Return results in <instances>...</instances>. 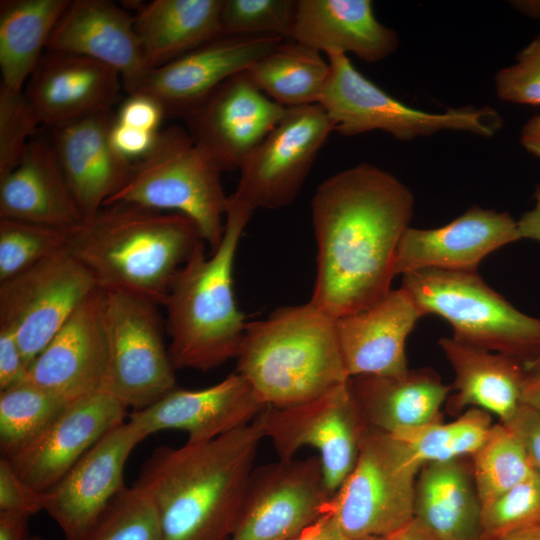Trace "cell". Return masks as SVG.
I'll return each instance as SVG.
<instances>
[{
    "label": "cell",
    "mask_w": 540,
    "mask_h": 540,
    "mask_svg": "<svg viewBox=\"0 0 540 540\" xmlns=\"http://www.w3.org/2000/svg\"><path fill=\"white\" fill-rule=\"evenodd\" d=\"M413 207L405 184L368 163L324 180L312 199L317 268L309 302L338 319L387 295Z\"/></svg>",
    "instance_id": "1"
},
{
    "label": "cell",
    "mask_w": 540,
    "mask_h": 540,
    "mask_svg": "<svg viewBox=\"0 0 540 540\" xmlns=\"http://www.w3.org/2000/svg\"><path fill=\"white\" fill-rule=\"evenodd\" d=\"M262 439L256 418L205 443L152 452L134 484L151 500L163 540H229Z\"/></svg>",
    "instance_id": "2"
},
{
    "label": "cell",
    "mask_w": 540,
    "mask_h": 540,
    "mask_svg": "<svg viewBox=\"0 0 540 540\" xmlns=\"http://www.w3.org/2000/svg\"><path fill=\"white\" fill-rule=\"evenodd\" d=\"M203 241L187 216L117 203L67 230L65 248L98 288L164 306L171 283Z\"/></svg>",
    "instance_id": "3"
},
{
    "label": "cell",
    "mask_w": 540,
    "mask_h": 540,
    "mask_svg": "<svg viewBox=\"0 0 540 540\" xmlns=\"http://www.w3.org/2000/svg\"><path fill=\"white\" fill-rule=\"evenodd\" d=\"M254 211L228 196L225 231L208 257L201 241L175 275L164 306L175 369L208 371L236 358L247 322L233 291V266Z\"/></svg>",
    "instance_id": "4"
},
{
    "label": "cell",
    "mask_w": 540,
    "mask_h": 540,
    "mask_svg": "<svg viewBox=\"0 0 540 540\" xmlns=\"http://www.w3.org/2000/svg\"><path fill=\"white\" fill-rule=\"evenodd\" d=\"M236 359V372L268 407L310 401L350 379L336 319L310 302L247 323Z\"/></svg>",
    "instance_id": "5"
},
{
    "label": "cell",
    "mask_w": 540,
    "mask_h": 540,
    "mask_svg": "<svg viewBox=\"0 0 540 540\" xmlns=\"http://www.w3.org/2000/svg\"><path fill=\"white\" fill-rule=\"evenodd\" d=\"M220 175L186 128L170 126L132 163L127 181L104 206L128 203L181 213L196 224L212 253L223 238L228 202Z\"/></svg>",
    "instance_id": "6"
},
{
    "label": "cell",
    "mask_w": 540,
    "mask_h": 540,
    "mask_svg": "<svg viewBox=\"0 0 540 540\" xmlns=\"http://www.w3.org/2000/svg\"><path fill=\"white\" fill-rule=\"evenodd\" d=\"M402 287L425 316L446 320L454 339L524 365L540 360V319L518 310L477 272L417 270L402 275Z\"/></svg>",
    "instance_id": "7"
},
{
    "label": "cell",
    "mask_w": 540,
    "mask_h": 540,
    "mask_svg": "<svg viewBox=\"0 0 540 540\" xmlns=\"http://www.w3.org/2000/svg\"><path fill=\"white\" fill-rule=\"evenodd\" d=\"M327 58L330 72L319 104L332 121L334 131L342 136L381 130L396 139L410 141L450 130L492 137L503 126V118L491 106H464L443 112L413 108L366 78L347 55Z\"/></svg>",
    "instance_id": "8"
},
{
    "label": "cell",
    "mask_w": 540,
    "mask_h": 540,
    "mask_svg": "<svg viewBox=\"0 0 540 540\" xmlns=\"http://www.w3.org/2000/svg\"><path fill=\"white\" fill-rule=\"evenodd\" d=\"M421 468L402 442L368 426L356 463L327 511L350 540L387 538L414 518Z\"/></svg>",
    "instance_id": "9"
},
{
    "label": "cell",
    "mask_w": 540,
    "mask_h": 540,
    "mask_svg": "<svg viewBox=\"0 0 540 540\" xmlns=\"http://www.w3.org/2000/svg\"><path fill=\"white\" fill-rule=\"evenodd\" d=\"M157 307L129 293L102 290L107 342L104 392L127 409L146 408L176 388V369Z\"/></svg>",
    "instance_id": "10"
},
{
    "label": "cell",
    "mask_w": 540,
    "mask_h": 540,
    "mask_svg": "<svg viewBox=\"0 0 540 540\" xmlns=\"http://www.w3.org/2000/svg\"><path fill=\"white\" fill-rule=\"evenodd\" d=\"M257 418L279 460L294 459L305 446L318 450L324 480L332 495L352 471L368 428L349 381L307 402L269 406Z\"/></svg>",
    "instance_id": "11"
},
{
    "label": "cell",
    "mask_w": 540,
    "mask_h": 540,
    "mask_svg": "<svg viewBox=\"0 0 540 540\" xmlns=\"http://www.w3.org/2000/svg\"><path fill=\"white\" fill-rule=\"evenodd\" d=\"M334 125L320 104L287 108L240 170L233 200L255 211L290 205Z\"/></svg>",
    "instance_id": "12"
},
{
    "label": "cell",
    "mask_w": 540,
    "mask_h": 540,
    "mask_svg": "<svg viewBox=\"0 0 540 540\" xmlns=\"http://www.w3.org/2000/svg\"><path fill=\"white\" fill-rule=\"evenodd\" d=\"M96 288L91 273L64 248L0 283V327L15 333L31 365Z\"/></svg>",
    "instance_id": "13"
},
{
    "label": "cell",
    "mask_w": 540,
    "mask_h": 540,
    "mask_svg": "<svg viewBox=\"0 0 540 540\" xmlns=\"http://www.w3.org/2000/svg\"><path fill=\"white\" fill-rule=\"evenodd\" d=\"M332 496L319 457L255 467L229 540H290L326 513Z\"/></svg>",
    "instance_id": "14"
},
{
    "label": "cell",
    "mask_w": 540,
    "mask_h": 540,
    "mask_svg": "<svg viewBox=\"0 0 540 540\" xmlns=\"http://www.w3.org/2000/svg\"><path fill=\"white\" fill-rule=\"evenodd\" d=\"M286 110L243 71L222 82L183 119L193 141L223 172L240 169Z\"/></svg>",
    "instance_id": "15"
},
{
    "label": "cell",
    "mask_w": 540,
    "mask_h": 540,
    "mask_svg": "<svg viewBox=\"0 0 540 540\" xmlns=\"http://www.w3.org/2000/svg\"><path fill=\"white\" fill-rule=\"evenodd\" d=\"M146 436L124 421L106 433L53 487L42 494L43 510L65 540H80L125 488L124 473L134 448Z\"/></svg>",
    "instance_id": "16"
},
{
    "label": "cell",
    "mask_w": 540,
    "mask_h": 540,
    "mask_svg": "<svg viewBox=\"0 0 540 540\" xmlns=\"http://www.w3.org/2000/svg\"><path fill=\"white\" fill-rule=\"evenodd\" d=\"M282 41L274 35L221 34L150 70L137 93L156 100L165 118H184L222 82L249 69Z\"/></svg>",
    "instance_id": "17"
},
{
    "label": "cell",
    "mask_w": 540,
    "mask_h": 540,
    "mask_svg": "<svg viewBox=\"0 0 540 540\" xmlns=\"http://www.w3.org/2000/svg\"><path fill=\"white\" fill-rule=\"evenodd\" d=\"M126 414L127 408L106 392L84 397L69 404L35 439L6 458L26 483L43 493L124 422Z\"/></svg>",
    "instance_id": "18"
},
{
    "label": "cell",
    "mask_w": 540,
    "mask_h": 540,
    "mask_svg": "<svg viewBox=\"0 0 540 540\" xmlns=\"http://www.w3.org/2000/svg\"><path fill=\"white\" fill-rule=\"evenodd\" d=\"M268 406L248 381L235 372L198 390L173 389L129 417L146 437L162 430L187 433L188 444H201L252 423Z\"/></svg>",
    "instance_id": "19"
},
{
    "label": "cell",
    "mask_w": 540,
    "mask_h": 540,
    "mask_svg": "<svg viewBox=\"0 0 540 540\" xmlns=\"http://www.w3.org/2000/svg\"><path fill=\"white\" fill-rule=\"evenodd\" d=\"M107 342L96 288L33 360L27 381L69 403L104 392Z\"/></svg>",
    "instance_id": "20"
},
{
    "label": "cell",
    "mask_w": 540,
    "mask_h": 540,
    "mask_svg": "<svg viewBox=\"0 0 540 540\" xmlns=\"http://www.w3.org/2000/svg\"><path fill=\"white\" fill-rule=\"evenodd\" d=\"M518 240L517 221L508 212L472 206L438 228L409 226L397 248L395 274L425 269L477 272L486 256Z\"/></svg>",
    "instance_id": "21"
},
{
    "label": "cell",
    "mask_w": 540,
    "mask_h": 540,
    "mask_svg": "<svg viewBox=\"0 0 540 540\" xmlns=\"http://www.w3.org/2000/svg\"><path fill=\"white\" fill-rule=\"evenodd\" d=\"M46 51L84 56L114 68L128 95L138 92L149 72L133 15L110 0H70Z\"/></svg>",
    "instance_id": "22"
},
{
    "label": "cell",
    "mask_w": 540,
    "mask_h": 540,
    "mask_svg": "<svg viewBox=\"0 0 540 540\" xmlns=\"http://www.w3.org/2000/svg\"><path fill=\"white\" fill-rule=\"evenodd\" d=\"M24 91L40 124L56 126L110 112L121 99L119 73L97 60L45 51Z\"/></svg>",
    "instance_id": "23"
},
{
    "label": "cell",
    "mask_w": 540,
    "mask_h": 540,
    "mask_svg": "<svg viewBox=\"0 0 540 540\" xmlns=\"http://www.w3.org/2000/svg\"><path fill=\"white\" fill-rule=\"evenodd\" d=\"M425 315L402 286L374 305L336 319V331L350 378L396 376L407 372L406 341Z\"/></svg>",
    "instance_id": "24"
},
{
    "label": "cell",
    "mask_w": 540,
    "mask_h": 540,
    "mask_svg": "<svg viewBox=\"0 0 540 540\" xmlns=\"http://www.w3.org/2000/svg\"><path fill=\"white\" fill-rule=\"evenodd\" d=\"M113 120L104 112L52 128L50 143L83 219L100 211L131 172L133 162L111 143Z\"/></svg>",
    "instance_id": "25"
},
{
    "label": "cell",
    "mask_w": 540,
    "mask_h": 540,
    "mask_svg": "<svg viewBox=\"0 0 540 540\" xmlns=\"http://www.w3.org/2000/svg\"><path fill=\"white\" fill-rule=\"evenodd\" d=\"M291 40L327 56L353 53L369 63L399 46L397 33L378 21L370 0H297Z\"/></svg>",
    "instance_id": "26"
},
{
    "label": "cell",
    "mask_w": 540,
    "mask_h": 540,
    "mask_svg": "<svg viewBox=\"0 0 540 540\" xmlns=\"http://www.w3.org/2000/svg\"><path fill=\"white\" fill-rule=\"evenodd\" d=\"M0 218L68 230L83 220L50 141L33 137L0 175Z\"/></svg>",
    "instance_id": "27"
},
{
    "label": "cell",
    "mask_w": 540,
    "mask_h": 540,
    "mask_svg": "<svg viewBox=\"0 0 540 540\" xmlns=\"http://www.w3.org/2000/svg\"><path fill=\"white\" fill-rule=\"evenodd\" d=\"M438 344L454 372L448 410L461 413L467 407L478 408L496 415L501 423L509 422L522 406L524 363L453 337H442Z\"/></svg>",
    "instance_id": "28"
},
{
    "label": "cell",
    "mask_w": 540,
    "mask_h": 540,
    "mask_svg": "<svg viewBox=\"0 0 540 540\" xmlns=\"http://www.w3.org/2000/svg\"><path fill=\"white\" fill-rule=\"evenodd\" d=\"M349 385L367 425L388 434L440 420L452 390L429 368L396 376H356Z\"/></svg>",
    "instance_id": "29"
},
{
    "label": "cell",
    "mask_w": 540,
    "mask_h": 540,
    "mask_svg": "<svg viewBox=\"0 0 540 540\" xmlns=\"http://www.w3.org/2000/svg\"><path fill=\"white\" fill-rule=\"evenodd\" d=\"M223 0H153L134 6V29L148 70L221 35Z\"/></svg>",
    "instance_id": "30"
},
{
    "label": "cell",
    "mask_w": 540,
    "mask_h": 540,
    "mask_svg": "<svg viewBox=\"0 0 540 540\" xmlns=\"http://www.w3.org/2000/svg\"><path fill=\"white\" fill-rule=\"evenodd\" d=\"M482 504L466 458L428 463L415 488L414 517L438 540H480Z\"/></svg>",
    "instance_id": "31"
},
{
    "label": "cell",
    "mask_w": 540,
    "mask_h": 540,
    "mask_svg": "<svg viewBox=\"0 0 540 540\" xmlns=\"http://www.w3.org/2000/svg\"><path fill=\"white\" fill-rule=\"evenodd\" d=\"M70 0H1V84L23 91Z\"/></svg>",
    "instance_id": "32"
},
{
    "label": "cell",
    "mask_w": 540,
    "mask_h": 540,
    "mask_svg": "<svg viewBox=\"0 0 540 540\" xmlns=\"http://www.w3.org/2000/svg\"><path fill=\"white\" fill-rule=\"evenodd\" d=\"M256 86L285 108L319 104L330 65L321 53L294 40L282 41L246 70Z\"/></svg>",
    "instance_id": "33"
},
{
    "label": "cell",
    "mask_w": 540,
    "mask_h": 540,
    "mask_svg": "<svg viewBox=\"0 0 540 540\" xmlns=\"http://www.w3.org/2000/svg\"><path fill=\"white\" fill-rule=\"evenodd\" d=\"M488 412L468 408L454 421L441 420L390 434L402 442L423 466L472 457L492 427Z\"/></svg>",
    "instance_id": "34"
},
{
    "label": "cell",
    "mask_w": 540,
    "mask_h": 540,
    "mask_svg": "<svg viewBox=\"0 0 540 540\" xmlns=\"http://www.w3.org/2000/svg\"><path fill=\"white\" fill-rule=\"evenodd\" d=\"M69 404L27 380L0 391L1 456L9 457L30 443Z\"/></svg>",
    "instance_id": "35"
},
{
    "label": "cell",
    "mask_w": 540,
    "mask_h": 540,
    "mask_svg": "<svg viewBox=\"0 0 540 540\" xmlns=\"http://www.w3.org/2000/svg\"><path fill=\"white\" fill-rule=\"evenodd\" d=\"M471 459L482 506L536 472L520 439L501 422L492 425L485 442Z\"/></svg>",
    "instance_id": "36"
},
{
    "label": "cell",
    "mask_w": 540,
    "mask_h": 540,
    "mask_svg": "<svg viewBox=\"0 0 540 540\" xmlns=\"http://www.w3.org/2000/svg\"><path fill=\"white\" fill-rule=\"evenodd\" d=\"M67 230L0 218V283L59 252Z\"/></svg>",
    "instance_id": "37"
},
{
    "label": "cell",
    "mask_w": 540,
    "mask_h": 540,
    "mask_svg": "<svg viewBox=\"0 0 540 540\" xmlns=\"http://www.w3.org/2000/svg\"><path fill=\"white\" fill-rule=\"evenodd\" d=\"M80 540H163L155 508L135 484L126 487Z\"/></svg>",
    "instance_id": "38"
},
{
    "label": "cell",
    "mask_w": 540,
    "mask_h": 540,
    "mask_svg": "<svg viewBox=\"0 0 540 540\" xmlns=\"http://www.w3.org/2000/svg\"><path fill=\"white\" fill-rule=\"evenodd\" d=\"M540 524V474L533 475L482 506L480 540H498Z\"/></svg>",
    "instance_id": "39"
},
{
    "label": "cell",
    "mask_w": 540,
    "mask_h": 540,
    "mask_svg": "<svg viewBox=\"0 0 540 540\" xmlns=\"http://www.w3.org/2000/svg\"><path fill=\"white\" fill-rule=\"evenodd\" d=\"M296 8V0H223L221 34L291 39Z\"/></svg>",
    "instance_id": "40"
},
{
    "label": "cell",
    "mask_w": 540,
    "mask_h": 540,
    "mask_svg": "<svg viewBox=\"0 0 540 540\" xmlns=\"http://www.w3.org/2000/svg\"><path fill=\"white\" fill-rule=\"evenodd\" d=\"M38 124L24 91L0 86V175L18 164Z\"/></svg>",
    "instance_id": "41"
},
{
    "label": "cell",
    "mask_w": 540,
    "mask_h": 540,
    "mask_svg": "<svg viewBox=\"0 0 540 540\" xmlns=\"http://www.w3.org/2000/svg\"><path fill=\"white\" fill-rule=\"evenodd\" d=\"M501 101L540 105V31L516 56V62L495 76Z\"/></svg>",
    "instance_id": "42"
},
{
    "label": "cell",
    "mask_w": 540,
    "mask_h": 540,
    "mask_svg": "<svg viewBox=\"0 0 540 540\" xmlns=\"http://www.w3.org/2000/svg\"><path fill=\"white\" fill-rule=\"evenodd\" d=\"M43 510L42 494L26 483L8 458H0V511L33 516Z\"/></svg>",
    "instance_id": "43"
},
{
    "label": "cell",
    "mask_w": 540,
    "mask_h": 540,
    "mask_svg": "<svg viewBox=\"0 0 540 540\" xmlns=\"http://www.w3.org/2000/svg\"><path fill=\"white\" fill-rule=\"evenodd\" d=\"M164 112L152 97L137 93L128 95L121 103L114 120L136 129L158 133Z\"/></svg>",
    "instance_id": "44"
},
{
    "label": "cell",
    "mask_w": 540,
    "mask_h": 540,
    "mask_svg": "<svg viewBox=\"0 0 540 540\" xmlns=\"http://www.w3.org/2000/svg\"><path fill=\"white\" fill-rule=\"evenodd\" d=\"M29 367L15 333L0 327V391L26 381Z\"/></svg>",
    "instance_id": "45"
},
{
    "label": "cell",
    "mask_w": 540,
    "mask_h": 540,
    "mask_svg": "<svg viewBox=\"0 0 540 540\" xmlns=\"http://www.w3.org/2000/svg\"><path fill=\"white\" fill-rule=\"evenodd\" d=\"M158 133L136 129L113 120L110 129V140L120 155L134 162L150 151Z\"/></svg>",
    "instance_id": "46"
},
{
    "label": "cell",
    "mask_w": 540,
    "mask_h": 540,
    "mask_svg": "<svg viewBox=\"0 0 540 540\" xmlns=\"http://www.w3.org/2000/svg\"><path fill=\"white\" fill-rule=\"evenodd\" d=\"M507 425L524 445L534 469L540 474V416L521 406Z\"/></svg>",
    "instance_id": "47"
},
{
    "label": "cell",
    "mask_w": 540,
    "mask_h": 540,
    "mask_svg": "<svg viewBox=\"0 0 540 540\" xmlns=\"http://www.w3.org/2000/svg\"><path fill=\"white\" fill-rule=\"evenodd\" d=\"M290 540H350L339 528L332 514L326 511Z\"/></svg>",
    "instance_id": "48"
},
{
    "label": "cell",
    "mask_w": 540,
    "mask_h": 540,
    "mask_svg": "<svg viewBox=\"0 0 540 540\" xmlns=\"http://www.w3.org/2000/svg\"><path fill=\"white\" fill-rule=\"evenodd\" d=\"M29 515L0 511V540H29Z\"/></svg>",
    "instance_id": "49"
},
{
    "label": "cell",
    "mask_w": 540,
    "mask_h": 540,
    "mask_svg": "<svg viewBox=\"0 0 540 540\" xmlns=\"http://www.w3.org/2000/svg\"><path fill=\"white\" fill-rule=\"evenodd\" d=\"M525 368L521 403L540 416V360Z\"/></svg>",
    "instance_id": "50"
},
{
    "label": "cell",
    "mask_w": 540,
    "mask_h": 540,
    "mask_svg": "<svg viewBox=\"0 0 540 540\" xmlns=\"http://www.w3.org/2000/svg\"><path fill=\"white\" fill-rule=\"evenodd\" d=\"M534 206L517 220L520 240L528 239L540 242V183L533 194Z\"/></svg>",
    "instance_id": "51"
},
{
    "label": "cell",
    "mask_w": 540,
    "mask_h": 540,
    "mask_svg": "<svg viewBox=\"0 0 540 540\" xmlns=\"http://www.w3.org/2000/svg\"><path fill=\"white\" fill-rule=\"evenodd\" d=\"M520 143L527 152L540 159V114L534 115L524 124Z\"/></svg>",
    "instance_id": "52"
},
{
    "label": "cell",
    "mask_w": 540,
    "mask_h": 540,
    "mask_svg": "<svg viewBox=\"0 0 540 540\" xmlns=\"http://www.w3.org/2000/svg\"><path fill=\"white\" fill-rule=\"evenodd\" d=\"M387 540H438L436 536L417 518H413L403 528L386 538Z\"/></svg>",
    "instance_id": "53"
},
{
    "label": "cell",
    "mask_w": 540,
    "mask_h": 540,
    "mask_svg": "<svg viewBox=\"0 0 540 540\" xmlns=\"http://www.w3.org/2000/svg\"><path fill=\"white\" fill-rule=\"evenodd\" d=\"M510 4L519 13L532 19H540V0H516Z\"/></svg>",
    "instance_id": "54"
},
{
    "label": "cell",
    "mask_w": 540,
    "mask_h": 540,
    "mask_svg": "<svg viewBox=\"0 0 540 540\" xmlns=\"http://www.w3.org/2000/svg\"><path fill=\"white\" fill-rule=\"evenodd\" d=\"M498 540H540V524L511 533Z\"/></svg>",
    "instance_id": "55"
},
{
    "label": "cell",
    "mask_w": 540,
    "mask_h": 540,
    "mask_svg": "<svg viewBox=\"0 0 540 540\" xmlns=\"http://www.w3.org/2000/svg\"><path fill=\"white\" fill-rule=\"evenodd\" d=\"M29 540H45L39 536H31Z\"/></svg>",
    "instance_id": "56"
},
{
    "label": "cell",
    "mask_w": 540,
    "mask_h": 540,
    "mask_svg": "<svg viewBox=\"0 0 540 540\" xmlns=\"http://www.w3.org/2000/svg\"><path fill=\"white\" fill-rule=\"evenodd\" d=\"M366 540H387L386 538H370V539H366Z\"/></svg>",
    "instance_id": "57"
},
{
    "label": "cell",
    "mask_w": 540,
    "mask_h": 540,
    "mask_svg": "<svg viewBox=\"0 0 540 540\" xmlns=\"http://www.w3.org/2000/svg\"><path fill=\"white\" fill-rule=\"evenodd\" d=\"M539 361V360H538Z\"/></svg>",
    "instance_id": "58"
}]
</instances>
